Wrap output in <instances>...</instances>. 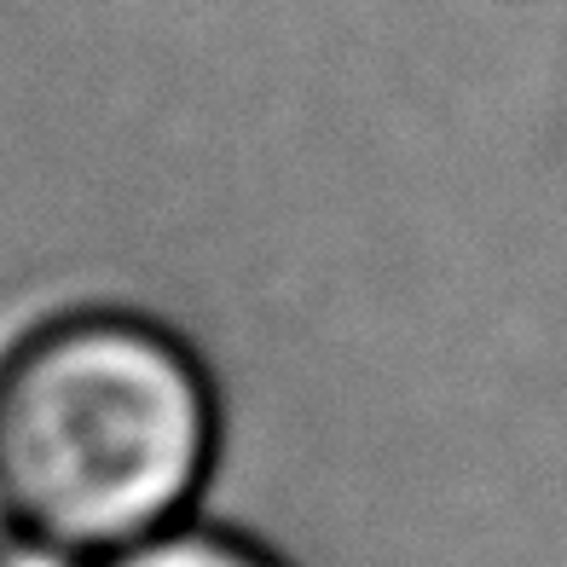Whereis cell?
Masks as SVG:
<instances>
[{
    "instance_id": "6da1fadb",
    "label": "cell",
    "mask_w": 567,
    "mask_h": 567,
    "mask_svg": "<svg viewBox=\"0 0 567 567\" xmlns=\"http://www.w3.org/2000/svg\"><path fill=\"white\" fill-rule=\"evenodd\" d=\"M209 446L203 365L151 319L64 313L0 359V509L35 545H140L197 493Z\"/></svg>"
},
{
    "instance_id": "7a4b0ae2",
    "label": "cell",
    "mask_w": 567,
    "mask_h": 567,
    "mask_svg": "<svg viewBox=\"0 0 567 567\" xmlns=\"http://www.w3.org/2000/svg\"><path fill=\"white\" fill-rule=\"evenodd\" d=\"M116 567H272V561L215 533H179V538H157V545L122 556Z\"/></svg>"
},
{
    "instance_id": "3957f363",
    "label": "cell",
    "mask_w": 567,
    "mask_h": 567,
    "mask_svg": "<svg viewBox=\"0 0 567 567\" xmlns=\"http://www.w3.org/2000/svg\"><path fill=\"white\" fill-rule=\"evenodd\" d=\"M0 567H64V550H53V545H35V538H23V545L0 550Z\"/></svg>"
}]
</instances>
